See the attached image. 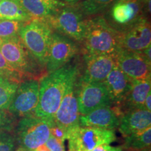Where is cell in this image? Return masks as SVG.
<instances>
[{
  "label": "cell",
  "mask_w": 151,
  "mask_h": 151,
  "mask_svg": "<svg viewBox=\"0 0 151 151\" xmlns=\"http://www.w3.org/2000/svg\"><path fill=\"white\" fill-rule=\"evenodd\" d=\"M78 74L76 65H67L43 77L39 82V103L35 116L53 120L67 87L76 80Z\"/></svg>",
  "instance_id": "6da1fadb"
},
{
  "label": "cell",
  "mask_w": 151,
  "mask_h": 151,
  "mask_svg": "<svg viewBox=\"0 0 151 151\" xmlns=\"http://www.w3.org/2000/svg\"><path fill=\"white\" fill-rule=\"evenodd\" d=\"M83 43L84 53L111 55L115 57L121 48L120 32L101 16L86 20Z\"/></svg>",
  "instance_id": "7a4b0ae2"
},
{
  "label": "cell",
  "mask_w": 151,
  "mask_h": 151,
  "mask_svg": "<svg viewBox=\"0 0 151 151\" xmlns=\"http://www.w3.org/2000/svg\"><path fill=\"white\" fill-rule=\"evenodd\" d=\"M52 29L46 22L32 20L19 33L22 43L42 68H46Z\"/></svg>",
  "instance_id": "3957f363"
},
{
  "label": "cell",
  "mask_w": 151,
  "mask_h": 151,
  "mask_svg": "<svg viewBox=\"0 0 151 151\" xmlns=\"http://www.w3.org/2000/svg\"><path fill=\"white\" fill-rule=\"evenodd\" d=\"M43 21L57 33L78 42L83 41L86 20L76 6L65 5Z\"/></svg>",
  "instance_id": "277c9868"
},
{
  "label": "cell",
  "mask_w": 151,
  "mask_h": 151,
  "mask_svg": "<svg viewBox=\"0 0 151 151\" xmlns=\"http://www.w3.org/2000/svg\"><path fill=\"white\" fill-rule=\"evenodd\" d=\"M0 51L7 62L16 70L22 73L27 79H35L43 69L27 50L20 38L3 41Z\"/></svg>",
  "instance_id": "5b68a950"
},
{
  "label": "cell",
  "mask_w": 151,
  "mask_h": 151,
  "mask_svg": "<svg viewBox=\"0 0 151 151\" xmlns=\"http://www.w3.org/2000/svg\"><path fill=\"white\" fill-rule=\"evenodd\" d=\"M53 120L33 116L23 117L17 128L20 147L26 151H35L45 145L50 136Z\"/></svg>",
  "instance_id": "8992f818"
},
{
  "label": "cell",
  "mask_w": 151,
  "mask_h": 151,
  "mask_svg": "<svg viewBox=\"0 0 151 151\" xmlns=\"http://www.w3.org/2000/svg\"><path fill=\"white\" fill-rule=\"evenodd\" d=\"M113 130L92 127H81L80 124L67 130L69 150L91 151L101 144H111L116 141Z\"/></svg>",
  "instance_id": "52a82bcc"
},
{
  "label": "cell",
  "mask_w": 151,
  "mask_h": 151,
  "mask_svg": "<svg viewBox=\"0 0 151 151\" xmlns=\"http://www.w3.org/2000/svg\"><path fill=\"white\" fill-rule=\"evenodd\" d=\"M78 111L83 116L101 107L111 106L110 97L102 82H85L79 80L76 87Z\"/></svg>",
  "instance_id": "ba28073f"
},
{
  "label": "cell",
  "mask_w": 151,
  "mask_h": 151,
  "mask_svg": "<svg viewBox=\"0 0 151 151\" xmlns=\"http://www.w3.org/2000/svg\"><path fill=\"white\" fill-rule=\"evenodd\" d=\"M146 0H116L111 5L107 22L120 32L129 27L143 16Z\"/></svg>",
  "instance_id": "9c48e42d"
},
{
  "label": "cell",
  "mask_w": 151,
  "mask_h": 151,
  "mask_svg": "<svg viewBox=\"0 0 151 151\" xmlns=\"http://www.w3.org/2000/svg\"><path fill=\"white\" fill-rule=\"evenodd\" d=\"M39 98V81L28 79L18 85L8 111L13 116L26 117L35 115Z\"/></svg>",
  "instance_id": "30bf717a"
},
{
  "label": "cell",
  "mask_w": 151,
  "mask_h": 151,
  "mask_svg": "<svg viewBox=\"0 0 151 151\" xmlns=\"http://www.w3.org/2000/svg\"><path fill=\"white\" fill-rule=\"evenodd\" d=\"M78 51V46L74 41L59 33L52 32L46 65L47 73L53 72L68 65Z\"/></svg>",
  "instance_id": "8fae6325"
},
{
  "label": "cell",
  "mask_w": 151,
  "mask_h": 151,
  "mask_svg": "<svg viewBox=\"0 0 151 151\" xmlns=\"http://www.w3.org/2000/svg\"><path fill=\"white\" fill-rule=\"evenodd\" d=\"M116 65L132 81L151 79V62L141 52L120 48L115 55Z\"/></svg>",
  "instance_id": "7c38bea8"
},
{
  "label": "cell",
  "mask_w": 151,
  "mask_h": 151,
  "mask_svg": "<svg viewBox=\"0 0 151 151\" xmlns=\"http://www.w3.org/2000/svg\"><path fill=\"white\" fill-rule=\"evenodd\" d=\"M150 23L146 17L123 31L120 32L121 48L134 52H141L151 46Z\"/></svg>",
  "instance_id": "4fadbf2b"
},
{
  "label": "cell",
  "mask_w": 151,
  "mask_h": 151,
  "mask_svg": "<svg viewBox=\"0 0 151 151\" xmlns=\"http://www.w3.org/2000/svg\"><path fill=\"white\" fill-rule=\"evenodd\" d=\"M76 84V80H74L67 87L53 118L54 123L66 130L79 124L80 113Z\"/></svg>",
  "instance_id": "5bb4252c"
},
{
  "label": "cell",
  "mask_w": 151,
  "mask_h": 151,
  "mask_svg": "<svg viewBox=\"0 0 151 151\" xmlns=\"http://www.w3.org/2000/svg\"><path fill=\"white\" fill-rule=\"evenodd\" d=\"M84 73L81 80L85 82H103L116 65L111 55L84 53Z\"/></svg>",
  "instance_id": "9a60e30c"
},
{
  "label": "cell",
  "mask_w": 151,
  "mask_h": 151,
  "mask_svg": "<svg viewBox=\"0 0 151 151\" xmlns=\"http://www.w3.org/2000/svg\"><path fill=\"white\" fill-rule=\"evenodd\" d=\"M132 80L119 69L118 66L114 67L109 73L103 83L106 88L112 104L118 106L122 104L131 86Z\"/></svg>",
  "instance_id": "2e32d148"
},
{
  "label": "cell",
  "mask_w": 151,
  "mask_h": 151,
  "mask_svg": "<svg viewBox=\"0 0 151 151\" xmlns=\"http://www.w3.org/2000/svg\"><path fill=\"white\" fill-rule=\"evenodd\" d=\"M121 116L111 106L101 107L83 116H80L81 127H92L113 130L118 127Z\"/></svg>",
  "instance_id": "e0dca14e"
},
{
  "label": "cell",
  "mask_w": 151,
  "mask_h": 151,
  "mask_svg": "<svg viewBox=\"0 0 151 151\" xmlns=\"http://www.w3.org/2000/svg\"><path fill=\"white\" fill-rule=\"evenodd\" d=\"M119 129L124 137L151 127V111L144 109L127 111L121 116Z\"/></svg>",
  "instance_id": "ac0fdd59"
},
{
  "label": "cell",
  "mask_w": 151,
  "mask_h": 151,
  "mask_svg": "<svg viewBox=\"0 0 151 151\" xmlns=\"http://www.w3.org/2000/svg\"><path fill=\"white\" fill-rule=\"evenodd\" d=\"M150 88L151 79L132 81L129 90L123 103L119 108H116L119 113L121 114L120 111L121 108L124 109V113L129 111L143 109L147 95L151 92Z\"/></svg>",
  "instance_id": "d6986e66"
},
{
  "label": "cell",
  "mask_w": 151,
  "mask_h": 151,
  "mask_svg": "<svg viewBox=\"0 0 151 151\" xmlns=\"http://www.w3.org/2000/svg\"><path fill=\"white\" fill-rule=\"evenodd\" d=\"M32 20H45L66 5L60 0H18Z\"/></svg>",
  "instance_id": "ffe728a7"
},
{
  "label": "cell",
  "mask_w": 151,
  "mask_h": 151,
  "mask_svg": "<svg viewBox=\"0 0 151 151\" xmlns=\"http://www.w3.org/2000/svg\"><path fill=\"white\" fill-rule=\"evenodd\" d=\"M0 20L28 22L31 21L32 18L18 0H1L0 1Z\"/></svg>",
  "instance_id": "44dd1931"
},
{
  "label": "cell",
  "mask_w": 151,
  "mask_h": 151,
  "mask_svg": "<svg viewBox=\"0 0 151 151\" xmlns=\"http://www.w3.org/2000/svg\"><path fill=\"white\" fill-rule=\"evenodd\" d=\"M150 145L151 127L125 137L122 147L132 151H141L150 148Z\"/></svg>",
  "instance_id": "7402d4cb"
},
{
  "label": "cell",
  "mask_w": 151,
  "mask_h": 151,
  "mask_svg": "<svg viewBox=\"0 0 151 151\" xmlns=\"http://www.w3.org/2000/svg\"><path fill=\"white\" fill-rule=\"evenodd\" d=\"M116 0H83L76 6L83 16H90L103 12Z\"/></svg>",
  "instance_id": "603a6c76"
},
{
  "label": "cell",
  "mask_w": 151,
  "mask_h": 151,
  "mask_svg": "<svg viewBox=\"0 0 151 151\" xmlns=\"http://www.w3.org/2000/svg\"><path fill=\"white\" fill-rule=\"evenodd\" d=\"M18 85L0 76V109L8 110Z\"/></svg>",
  "instance_id": "cb8c5ba5"
},
{
  "label": "cell",
  "mask_w": 151,
  "mask_h": 151,
  "mask_svg": "<svg viewBox=\"0 0 151 151\" xmlns=\"http://www.w3.org/2000/svg\"><path fill=\"white\" fill-rule=\"evenodd\" d=\"M27 22L16 20H0V39L9 40L19 37V33Z\"/></svg>",
  "instance_id": "d4e9b609"
},
{
  "label": "cell",
  "mask_w": 151,
  "mask_h": 151,
  "mask_svg": "<svg viewBox=\"0 0 151 151\" xmlns=\"http://www.w3.org/2000/svg\"><path fill=\"white\" fill-rule=\"evenodd\" d=\"M0 76L15 83L20 84L22 81L28 80L25 76L19 72L10 65L0 51Z\"/></svg>",
  "instance_id": "484cf974"
},
{
  "label": "cell",
  "mask_w": 151,
  "mask_h": 151,
  "mask_svg": "<svg viewBox=\"0 0 151 151\" xmlns=\"http://www.w3.org/2000/svg\"><path fill=\"white\" fill-rule=\"evenodd\" d=\"M16 139L8 131H0V151H14Z\"/></svg>",
  "instance_id": "4316f807"
},
{
  "label": "cell",
  "mask_w": 151,
  "mask_h": 151,
  "mask_svg": "<svg viewBox=\"0 0 151 151\" xmlns=\"http://www.w3.org/2000/svg\"><path fill=\"white\" fill-rule=\"evenodd\" d=\"M14 118L8 110L0 109V131H10L14 122Z\"/></svg>",
  "instance_id": "83f0119b"
},
{
  "label": "cell",
  "mask_w": 151,
  "mask_h": 151,
  "mask_svg": "<svg viewBox=\"0 0 151 151\" xmlns=\"http://www.w3.org/2000/svg\"><path fill=\"white\" fill-rule=\"evenodd\" d=\"M45 146L48 148L49 151H65L64 143L52 135L50 136L49 139L45 143Z\"/></svg>",
  "instance_id": "f1b7e54d"
},
{
  "label": "cell",
  "mask_w": 151,
  "mask_h": 151,
  "mask_svg": "<svg viewBox=\"0 0 151 151\" xmlns=\"http://www.w3.org/2000/svg\"><path fill=\"white\" fill-rule=\"evenodd\" d=\"M50 135L53 136L54 137H55L58 140L64 143L66 140L67 130L53 122L51 127H50Z\"/></svg>",
  "instance_id": "f546056e"
},
{
  "label": "cell",
  "mask_w": 151,
  "mask_h": 151,
  "mask_svg": "<svg viewBox=\"0 0 151 151\" xmlns=\"http://www.w3.org/2000/svg\"><path fill=\"white\" fill-rule=\"evenodd\" d=\"M111 147L110 144H101L96 146L91 151H109Z\"/></svg>",
  "instance_id": "4dcf8cb0"
},
{
  "label": "cell",
  "mask_w": 151,
  "mask_h": 151,
  "mask_svg": "<svg viewBox=\"0 0 151 151\" xmlns=\"http://www.w3.org/2000/svg\"><path fill=\"white\" fill-rule=\"evenodd\" d=\"M143 109H146L147 111H151V92H150L146 98L144 102V106H143Z\"/></svg>",
  "instance_id": "1f68e13d"
},
{
  "label": "cell",
  "mask_w": 151,
  "mask_h": 151,
  "mask_svg": "<svg viewBox=\"0 0 151 151\" xmlns=\"http://www.w3.org/2000/svg\"><path fill=\"white\" fill-rule=\"evenodd\" d=\"M60 1H61V0H60ZM62 1H65V3L67 4L76 5V4L79 3L81 1H83V0H62Z\"/></svg>",
  "instance_id": "d6a6232c"
},
{
  "label": "cell",
  "mask_w": 151,
  "mask_h": 151,
  "mask_svg": "<svg viewBox=\"0 0 151 151\" xmlns=\"http://www.w3.org/2000/svg\"><path fill=\"white\" fill-rule=\"evenodd\" d=\"M109 151H122V149L120 147H111Z\"/></svg>",
  "instance_id": "836d02e7"
},
{
  "label": "cell",
  "mask_w": 151,
  "mask_h": 151,
  "mask_svg": "<svg viewBox=\"0 0 151 151\" xmlns=\"http://www.w3.org/2000/svg\"><path fill=\"white\" fill-rule=\"evenodd\" d=\"M15 151H26V150H24V148H21V147H20V148H18L16 150H15Z\"/></svg>",
  "instance_id": "e575fe53"
},
{
  "label": "cell",
  "mask_w": 151,
  "mask_h": 151,
  "mask_svg": "<svg viewBox=\"0 0 151 151\" xmlns=\"http://www.w3.org/2000/svg\"><path fill=\"white\" fill-rule=\"evenodd\" d=\"M141 151H150V148L146 149V150H141Z\"/></svg>",
  "instance_id": "d590c367"
},
{
  "label": "cell",
  "mask_w": 151,
  "mask_h": 151,
  "mask_svg": "<svg viewBox=\"0 0 151 151\" xmlns=\"http://www.w3.org/2000/svg\"><path fill=\"white\" fill-rule=\"evenodd\" d=\"M2 40H1V39H0V45H1V43H2Z\"/></svg>",
  "instance_id": "8d00e7d4"
},
{
  "label": "cell",
  "mask_w": 151,
  "mask_h": 151,
  "mask_svg": "<svg viewBox=\"0 0 151 151\" xmlns=\"http://www.w3.org/2000/svg\"><path fill=\"white\" fill-rule=\"evenodd\" d=\"M69 151H75V150H69Z\"/></svg>",
  "instance_id": "74e56055"
},
{
  "label": "cell",
  "mask_w": 151,
  "mask_h": 151,
  "mask_svg": "<svg viewBox=\"0 0 151 151\" xmlns=\"http://www.w3.org/2000/svg\"><path fill=\"white\" fill-rule=\"evenodd\" d=\"M1 1V0H0V1Z\"/></svg>",
  "instance_id": "f35d334b"
}]
</instances>
